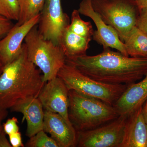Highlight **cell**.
<instances>
[{
    "mask_svg": "<svg viewBox=\"0 0 147 147\" xmlns=\"http://www.w3.org/2000/svg\"><path fill=\"white\" fill-rule=\"evenodd\" d=\"M103 48L98 55L66 59V63L92 79L111 85H130L146 74L147 58L127 57L110 47Z\"/></svg>",
    "mask_w": 147,
    "mask_h": 147,
    "instance_id": "obj_1",
    "label": "cell"
},
{
    "mask_svg": "<svg viewBox=\"0 0 147 147\" xmlns=\"http://www.w3.org/2000/svg\"><path fill=\"white\" fill-rule=\"evenodd\" d=\"M45 84L41 71L28 57L24 42L20 55L5 65L0 76V105L10 109L24 100L37 98Z\"/></svg>",
    "mask_w": 147,
    "mask_h": 147,
    "instance_id": "obj_2",
    "label": "cell"
},
{
    "mask_svg": "<svg viewBox=\"0 0 147 147\" xmlns=\"http://www.w3.org/2000/svg\"><path fill=\"white\" fill-rule=\"evenodd\" d=\"M68 116L71 124L78 131L96 128L115 119L119 115L113 105L70 90Z\"/></svg>",
    "mask_w": 147,
    "mask_h": 147,
    "instance_id": "obj_3",
    "label": "cell"
},
{
    "mask_svg": "<svg viewBox=\"0 0 147 147\" xmlns=\"http://www.w3.org/2000/svg\"><path fill=\"white\" fill-rule=\"evenodd\" d=\"M38 25L30 31L24 40L28 57L42 73L47 82L58 76L66 63V57L60 45L45 39L38 29Z\"/></svg>",
    "mask_w": 147,
    "mask_h": 147,
    "instance_id": "obj_4",
    "label": "cell"
},
{
    "mask_svg": "<svg viewBox=\"0 0 147 147\" xmlns=\"http://www.w3.org/2000/svg\"><path fill=\"white\" fill-rule=\"evenodd\" d=\"M69 90L99 99L113 105L128 85H111L98 82L82 73L75 67L66 63L58 74Z\"/></svg>",
    "mask_w": 147,
    "mask_h": 147,
    "instance_id": "obj_5",
    "label": "cell"
},
{
    "mask_svg": "<svg viewBox=\"0 0 147 147\" xmlns=\"http://www.w3.org/2000/svg\"><path fill=\"white\" fill-rule=\"evenodd\" d=\"M95 11L117 32L124 42L136 26L140 10L134 0H91Z\"/></svg>",
    "mask_w": 147,
    "mask_h": 147,
    "instance_id": "obj_6",
    "label": "cell"
},
{
    "mask_svg": "<svg viewBox=\"0 0 147 147\" xmlns=\"http://www.w3.org/2000/svg\"><path fill=\"white\" fill-rule=\"evenodd\" d=\"M127 119V117L119 116L96 128L76 131V146L121 147Z\"/></svg>",
    "mask_w": 147,
    "mask_h": 147,
    "instance_id": "obj_7",
    "label": "cell"
},
{
    "mask_svg": "<svg viewBox=\"0 0 147 147\" xmlns=\"http://www.w3.org/2000/svg\"><path fill=\"white\" fill-rule=\"evenodd\" d=\"M69 24V17L63 12L61 0H45L38 24V31L45 39L60 45Z\"/></svg>",
    "mask_w": 147,
    "mask_h": 147,
    "instance_id": "obj_8",
    "label": "cell"
},
{
    "mask_svg": "<svg viewBox=\"0 0 147 147\" xmlns=\"http://www.w3.org/2000/svg\"><path fill=\"white\" fill-rule=\"evenodd\" d=\"M80 14L91 18L96 26L97 30L94 31L92 38L103 48L110 47L116 49L127 57L125 45L117 33L112 27L105 23L100 15L95 11L92 6L91 0H82L78 9Z\"/></svg>",
    "mask_w": 147,
    "mask_h": 147,
    "instance_id": "obj_9",
    "label": "cell"
},
{
    "mask_svg": "<svg viewBox=\"0 0 147 147\" xmlns=\"http://www.w3.org/2000/svg\"><path fill=\"white\" fill-rule=\"evenodd\" d=\"M69 91L57 76L45 83L37 98L45 110L58 113L71 123L68 116Z\"/></svg>",
    "mask_w": 147,
    "mask_h": 147,
    "instance_id": "obj_10",
    "label": "cell"
},
{
    "mask_svg": "<svg viewBox=\"0 0 147 147\" xmlns=\"http://www.w3.org/2000/svg\"><path fill=\"white\" fill-rule=\"evenodd\" d=\"M40 18V13L23 24H16L0 40V57L5 65L10 63L20 55L25 38L30 31L38 25Z\"/></svg>",
    "mask_w": 147,
    "mask_h": 147,
    "instance_id": "obj_11",
    "label": "cell"
},
{
    "mask_svg": "<svg viewBox=\"0 0 147 147\" xmlns=\"http://www.w3.org/2000/svg\"><path fill=\"white\" fill-rule=\"evenodd\" d=\"M43 130L49 133L59 147L76 145V131L71 124L57 113L45 110Z\"/></svg>",
    "mask_w": 147,
    "mask_h": 147,
    "instance_id": "obj_12",
    "label": "cell"
},
{
    "mask_svg": "<svg viewBox=\"0 0 147 147\" xmlns=\"http://www.w3.org/2000/svg\"><path fill=\"white\" fill-rule=\"evenodd\" d=\"M147 99V73L138 83L128 85L113 106L119 116L128 117Z\"/></svg>",
    "mask_w": 147,
    "mask_h": 147,
    "instance_id": "obj_13",
    "label": "cell"
},
{
    "mask_svg": "<svg viewBox=\"0 0 147 147\" xmlns=\"http://www.w3.org/2000/svg\"><path fill=\"white\" fill-rule=\"evenodd\" d=\"M142 106L127 117L121 147H147V125Z\"/></svg>",
    "mask_w": 147,
    "mask_h": 147,
    "instance_id": "obj_14",
    "label": "cell"
},
{
    "mask_svg": "<svg viewBox=\"0 0 147 147\" xmlns=\"http://www.w3.org/2000/svg\"><path fill=\"white\" fill-rule=\"evenodd\" d=\"M38 98H30L17 103L10 108L12 112L21 113L26 121V135L29 138L43 129L45 111Z\"/></svg>",
    "mask_w": 147,
    "mask_h": 147,
    "instance_id": "obj_15",
    "label": "cell"
},
{
    "mask_svg": "<svg viewBox=\"0 0 147 147\" xmlns=\"http://www.w3.org/2000/svg\"><path fill=\"white\" fill-rule=\"evenodd\" d=\"M91 38H86L71 32L68 27L64 32L60 45L66 59H71L86 55Z\"/></svg>",
    "mask_w": 147,
    "mask_h": 147,
    "instance_id": "obj_16",
    "label": "cell"
},
{
    "mask_svg": "<svg viewBox=\"0 0 147 147\" xmlns=\"http://www.w3.org/2000/svg\"><path fill=\"white\" fill-rule=\"evenodd\" d=\"M124 43L129 57L147 58V36L136 26L131 29Z\"/></svg>",
    "mask_w": 147,
    "mask_h": 147,
    "instance_id": "obj_17",
    "label": "cell"
},
{
    "mask_svg": "<svg viewBox=\"0 0 147 147\" xmlns=\"http://www.w3.org/2000/svg\"><path fill=\"white\" fill-rule=\"evenodd\" d=\"M45 0H18L20 16L17 21L18 25L40 13Z\"/></svg>",
    "mask_w": 147,
    "mask_h": 147,
    "instance_id": "obj_18",
    "label": "cell"
},
{
    "mask_svg": "<svg viewBox=\"0 0 147 147\" xmlns=\"http://www.w3.org/2000/svg\"><path fill=\"white\" fill-rule=\"evenodd\" d=\"M68 28L71 32L80 36L91 39L94 31L91 23L82 20L77 9H74L71 13V23Z\"/></svg>",
    "mask_w": 147,
    "mask_h": 147,
    "instance_id": "obj_19",
    "label": "cell"
},
{
    "mask_svg": "<svg viewBox=\"0 0 147 147\" xmlns=\"http://www.w3.org/2000/svg\"><path fill=\"white\" fill-rule=\"evenodd\" d=\"M0 15L18 21L20 16L18 0H0Z\"/></svg>",
    "mask_w": 147,
    "mask_h": 147,
    "instance_id": "obj_20",
    "label": "cell"
},
{
    "mask_svg": "<svg viewBox=\"0 0 147 147\" xmlns=\"http://www.w3.org/2000/svg\"><path fill=\"white\" fill-rule=\"evenodd\" d=\"M25 145L27 147H59L51 137L47 136L43 129L30 137Z\"/></svg>",
    "mask_w": 147,
    "mask_h": 147,
    "instance_id": "obj_21",
    "label": "cell"
},
{
    "mask_svg": "<svg viewBox=\"0 0 147 147\" xmlns=\"http://www.w3.org/2000/svg\"><path fill=\"white\" fill-rule=\"evenodd\" d=\"M18 119L15 117L9 119L3 124V130L5 134L9 135L19 131Z\"/></svg>",
    "mask_w": 147,
    "mask_h": 147,
    "instance_id": "obj_22",
    "label": "cell"
},
{
    "mask_svg": "<svg viewBox=\"0 0 147 147\" xmlns=\"http://www.w3.org/2000/svg\"><path fill=\"white\" fill-rule=\"evenodd\" d=\"M136 26L147 36V9L141 10Z\"/></svg>",
    "mask_w": 147,
    "mask_h": 147,
    "instance_id": "obj_23",
    "label": "cell"
},
{
    "mask_svg": "<svg viewBox=\"0 0 147 147\" xmlns=\"http://www.w3.org/2000/svg\"><path fill=\"white\" fill-rule=\"evenodd\" d=\"M13 26L11 20L0 15V37L7 34Z\"/></svg>",
    "mask_w": 147,
    "mask_h": 147,
    "instance_id": "obj_24",
    "label": "cell"
},
{
    "mask_svg": "<svg viewBox=\"0 0 147 147\" xmlns=\"http://www.w3.org/2000/svg\"><path fill=\"white\" fill-rule=\"evenodd\" d=\"M9 142L12 147H24L25 145L22 142L21 134L20 131L9 135Z\"/></svg>",
    "mask_w": 147,
    "mask_h": 147,
    "instance_id": "obj_25",
    "label": "cell"
},
{
    "mask_svg": "<svg viewBox=\"0 0 147 147\" xmlns=\"http://www.w3.org/2000/svg\"><path fill=\"white\" fill-rule=\"evenodd\" d=\"M6 135V134L3 129L0 132V147H12Z\"/></svg>",
    "mask_w": 147,
    "mask_h": 147,
    "instance_id": "obj_26",
    "label": "cell"
},
{
    "mask_svg": "<svg viewBox=\"0 0 147 147\" xmlns=\"http://www.w3.org/2000/svg\"><path fill=\"white\" fill-rule=\"evenodd\" d=\"M8 115V111L7 109L1 107L0 105V132L3 129V121L7 117Z\"/></svg>",
    "mask_w": 147,
    "mask_h": 147,
    "instance_id": "obj_27",
    "label": "cell"
},
{
    "mask_svg": "<svg viewBox=\"0 0 147 147\" xmlns=\"http://www.w3.org/2000/svg\"><path fill=\"white\" fill-rule=\"evenodd\" d=\"M141 11L143 9H147V0H134Z\"/></svg>",
    "mask_w": 147,
    "mask_h": 147,
    "instance_id": "obj_28",
    "label": "cell"
},
{
    "mask_svg": "<svg viewBox=\"0 0 147 147\" xmlns=\"http://www.w3.org/2000/svg\"><path fill=\"white\" fill-rule=\"evenodd\" d=\"M143 115L147 125V99L142 106Z\"/></svg>",
    "mask_w": 147,
    "mask_h": 147,
    "instance_id": "obj_29",
    "label": "cell"
},
{
    "mask_svg": "<svg viewBox=\"0 0 147 147\" xmlns=\"http://www.w3.org/2000/svg\"><path fill=\"white\" fill-rule=\"evenodd\" d=\"M5 66V65L4 64L2 60L1 59V57H0V76L2 73Z\"/></svg>",
    "mask_w": 147,
    "mask_h": 147,
    "instance_id": "obj_30",
    "label": "cell"
}]
</instances>
